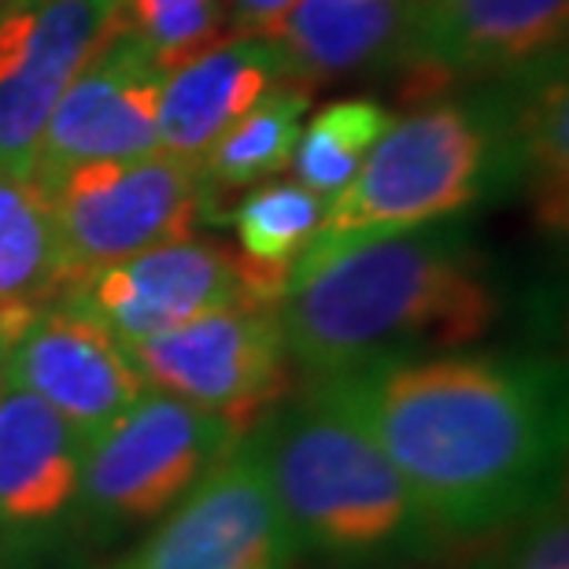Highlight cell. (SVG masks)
Returning <instances> with one entry per match:
<instances>
[{
  "label": "cell",
  "mask_w": 569,
  "mask_h": 569,
  "mask_svg": "<svg viewBox=\"0 0 569 569\" xmlns=\"http://www.w3.org/2000/svg\"><path fill=\"white\" fill-rule=\"evenodd\" d=\"M429 529H510L562 485L566 392L548 362L429 356L329 378Z\"/></svg>",
  "instance_id": "6da1fadb"
},
{
  "label": "cell",
  "mask_w": 569,
  "mask_h": 569,
  "mask_svg": "<svg viewBox=\"0 0 569 569\" xmlns=\"http://www.w3.org/2000/svg\"><path fill=\"white\" fill-rule=\"evenodd\" d=\"M499 315L485 267L455 233H318L278 300L284 348L311 378L429 359L481 340Z\"/></svg>",
  "instance_id": "7a4b0ae2"
},
{
  "label": "cell",
  "mask_w": 569,
  "mask_h": 569,
  "mask_svg": "<svg viewBox=\"0 0 569 569\" xmlns=\"http://www.w3.org/2000/svg\"><path fill=\"white\" fill-rule=\"evenodd\" d=\"M267 477L296 543L367 559L407 548L429 526L403 477L329 378L256 426Z\"/></svg>",
  "instance_id": "3957f363"
},
{
  "label": "cell",
  "mask_w": 569,
  "mask_h": 569,
  "mask_svg": "<svg viewBox=\"0 0 569 569\" xmlns=\"http://www.w3.org/2000/svg\"><path fill=\"white\" fill-rule=\"evenodd\" d=\"M503 148L492 116L437 104L392 122L356 178L326 203L318 233L418 230L466 211L492 186Z\"/></svg>",
  "instance_id": "277c9868"
},
{
  "label": "cell",
  "mask_w": 569,
  "mask_h": 569,
  "mask_svg": "<svg viewBox=\"0 0 569 569\" xmlns=\"http://www.w3.org/2000/svg\"><path fill=\"white\" fill-rule=\"evenodd\" d=\"M241 432L222 418L148 389L82 455L78 515L100 540L152 526L174 510Z\"/></svg>",
  "instance_id": "5b68a950"
},
{
  "label": "cell",
  "mask_w": 569,
  "mask_h": 569,
  "mask_svg": "<svg viewBox=\"0 0 569 569\" xmlns=\"http://www.w3.org/2000/svg\"><path fill=\"white\" fill-rule=\"evenodd\" d=\"M148 389L208 411L248 437L292 389L278 303H237L127 345Z\"/></svg>",
  "instance_id": "8992f818"
},
{
  "label": "cell",
  "mask_w": 569,
  "mask_h": 569,
  "mask_svg": "<svg viewBox=\"0 0 569 569\" xmlns=\"http://www.w3.org/2000/svg\"><path fill=\"white\" fill-rule=\"evenodd\" d=\"M44 197L60 226L71 284L144 248L189 237L211 203L200 163L167 152L86 163L52 181Z\"/></svg>",
  "instance_id": "52a82bcc"
},
{
  "label": "cell",
  "mask_w": 569,
  "mask_h": 569,
  "mask_svg": "<svg viewBox=\"0 0 569 569\" xmlns=\"http://www.w3.org/2000/svg\"><path fill=\"white\" fill-rule=\"evenodd\" d=\"M296 548L252 429L111 569H292Z\"/></svg>",
  "instance_id": "ba28073f"
},
{
  "label": "cell",
  "mask_w": 569,
  "mask_h": 569,
  "mask_svg": "<svg viewBox=\"0 0 569 569\" xmlns=\"http://www.w3.org/2000/svg\"><path fill=\"white\" fill-rule=\"evenodd\" d=\"M119 0H22L0 16V174L33 181L56 100L108 33Z\"/></svg>",
  "instance_id": "9c48e42d"
},
{
  "label": "cell",
  "mask_w": 569,
  "mask_h": 569,
  "mask_svg": "<svg viewBox=\"0 0 569 569\" xmlns=\"http://www.w3.org/2000/svg\"><path fill=\"white\" fill-rule=\"evenodd\" d=\"M60 300L93 315L122 345L167 333L222 307L267 303L256 296L230 244L192 233L78 278Z\"/></svg>",
  "instance_id": "30bf717a"
},
{
  "label": "cell",
  "mask_w": 569,
  "mask_h": 569,
  "mask_svg": "<svg viewBox=\"0 0 569 569\" xmlns=\"http://www.w3.org/2000/svg\"><path fill=\"white\" fill-rule=\"evenodd\" d=\"M167 71L130 30L116 27L56 100L38 141L33 181L49 189L71 170L159 152V93Z\"/></svg>",
  "instance_id": "8fae6325"
},
{
  "label": "cell",
  "mask_w": 569,
  "mask_h": 569,
  "mask_svg": "<svg viewBox=\"0 0 569 569\" xmlns=\"http://www.w3.org/2000/svg\"><path fill=\"white\" fill-rule=\"evenodd\" d=\"M8 378L49 403L78 432L82 448L148 392L127 345L63 300L30 315L11 348Z\"/></svg>",
  "instance_id": "7c38bea8"
},
{
  "label": "cell",
  "mask_w": 569,
  "mask_h": 569,
  "mask_svg": "<svg viewBox=\"0 0 569 569\" xmlns=\"http://www.w3.org/2000/svg\"><path fill=\"white\" fill-rule=\"evenodd\" d=\"M569 0H411L403 63L422 93L451 78L496 74L566 38Z\"/></svg>",
  "instance_id": "4fadbf2b"
},
{
  "label": "cell",
  "mask_w": 569,
  "mask_h": 569,
  "mask_svg": "<svg viewBox=\"0 0 569 569\" xmlns=\"http://www.w3.org/2000/svg\"><path fill=\"white\" fill-rule=\"evenodd\" d=\"M281 82L284 71L274 41H219L197 60L167 71L156 116L159 152L200 163L214 138Z\"/></svg>",
  "instance_id": "5bb4252c"
},
{
  "label": "cell",
  "mask_w": 569,
  "mask_h": 569,
  "mask_svg": "<svg viewBox=\"0 0 569 569\" xmlns=\"http://www.w3.org/2000/svg\"><path fill=\"white\" fill-rule=\"evenodd\" d=\"M82 455L78 432L8 378L0 396V529H44L63 518L78 499Z\"/></svg>",
  "instance_id": "9a60e30c"
},
{
  "label": "cell",
  "mask_w": 569,
  "mask_h": 569,
  "mask_svg": "<svg viewBox=\"0 0 569 569\" xmlns=\"http://www.w3.org/2000/svg\"><path fill=\"white\" fill-rule=\"evenodd\" d=\"M411 0H296L270 41L284 82L315 89L359 67L403 60Z\"/></svg>",
  "instance_id": "2e32d148"
},
{
  "label": "cell",
  "mask_w": 569,
  "mask_h": 569,
  "mask_svg": "<svg viewBox=\"0 0 569 569\" xmlns=\"http://www.w3.org/2000/svg\"><path fill=\"white\" fill-rule=\"evenodd\" d=\"M311 111V89L281 82L267 89L241 119H233L200 159V178L208 200L226 192L256 189L278 178L292 163L303 116Z\"/></svg>",
  "instance_id": "e0dca14e"
},
{
  "label": "cell",
  "mask_w": 569,
  "mask_h": 569,
  "mask_svg": "<svg viewBox=\"0 0 569 569\" xmlns=\"http://www.w3.org/2000/svg\"><path fill=\"white\" fill-rule=\"evenodd\" d=\"M326 219V200L300 181H263L233 208L241 267L259 300L278 303L296 259L307 252Z\"/></svg>",
  "instance_id": "ac0fdd59"
},
{
  "label": "cell",
  "mask_w": 569,
  "mask_h": 569,
  "mask_svg": "<svg viewBox=\"0 0 569 569\" xmlns=\"http://www.w3.org/2000/svg\"><path fill=\"white\" fill-rule=\"evenodd\" d=\"M67 284L71 270L44 189L0 174V307H41Z\"/></svg>",
  "instance_id": "d6986e66"
},
{
  "label": "cell",
  "mask_w": 569,
  "mask_h": 569,
  "mask_svg": "<svg viewBox=\"0 0 569 569\" xmlns=\"http://www.w3.org/2000/svg\"><path fill=\"white\" fill-rule=\"evenodd\" d=\"M392 127V116L378 100H337L315 111V119L300 130L292 148L296 181L322 197L326 203L356 178L362 159L381 141V133Z\"/></svg>",
  "instance_id": "ffe728a7"
},
{
  "label": "cell",
  "mask_w": 569,
  "mask_h": 569,
  "mask_svg": "<svg viewBox=\"0 0 569 569\" xmlns=\"http://www.w3.org/2000/svg\"><path fill=\"white\" fill-rule=\"evenodd\" d=\"M569 108L562 74H548L518 108V156L526 167L532 200H537L540 222L548 230H566V203H569Z\"/></svg>",
  "instance_id": "44dd1931"
},
{
  "label": "cell",
  "mask_w": 569,
  "mask_h": 569,
  "mask_svg": "<svg viewBox=\"0 0 569 569\" xmlns=\"http://www.w3.org/2000/svg\"><path fill=\"white\" fill-rule=\"evenodd\" d=\"M119 27L174 71L222 41L226 0H119Z\"/></svg>",
  "instance_id": "7402d4cb"
},
{
  "label": "cell",
  "mask_w": 569,
  "mask_h": 569,
  "mask_svg": "<svg viewBox=\"0 0 569 569\" xmlns=\"http://www.w3.org/2000/svg\"><path fill=\"white\" fill-rule=\"evenodd\" d=\"M496 569H569L566 492L551 488L537 507L515 521V537L499 555Z\"/></svg>",
  "instance_id": "603a6c76"
},
{
  "label": "cell",
  "mask_w": 569,
  "mask_h": 569,
  "mask_svg": "<svg viewBox=\"0 0 569 569\" xmlns=\"http://www.w3.org/2000/svg\"><path fill=\"white\" fill-rule=\"evenodd\" d=\"M292 4L296 0H230L226 22L237 30V38H267L270 41Z\"/></svg>",
  "instance_id": "cb8c5ba5"
},
{
  "label": "cell",
  "mask_w": 569,
  "mask_h": 569,
  "mask_svg": "<svg viewBox=\"0 0 569 569\" xmlns=\"http://www.w3.org/2000/svg\"><path fill=\"white\" fill-rule=\"evenodd\" d=\"M38 307H0V396L8 389V367H11V348L22 333V326L30 322V315Z\"/></svg>",
  "instance_id": "d4e9b609"
},
{
  "label": "cell",
  "mask_w": 569,
  "mask_h": 569,
  "mask_svg": "<svg viewBox=\"0 0 569 569\" xmlns=\"http://www.w3.org/2000/svg\"><path fill=\"white\" fill-rule=\"evenodd\" d=\"M8 4H22V0H8Z\"/></svg>",
  "instance_id": "484cf974"
}]
</instances>
